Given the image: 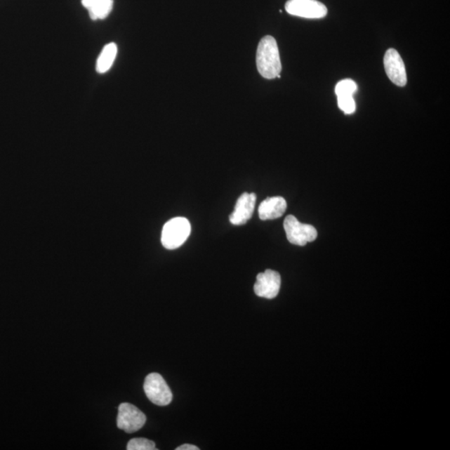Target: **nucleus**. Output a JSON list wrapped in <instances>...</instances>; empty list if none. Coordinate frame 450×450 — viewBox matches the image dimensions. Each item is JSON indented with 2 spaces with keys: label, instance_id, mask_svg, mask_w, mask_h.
Returning <instances> with one entry per match:
<instances>
[{
  "label": "nucleus",
  "instance_id": "9",
  "mask_svg": "<svg viewBox=\"0 0 450 450\" xmlns=\"http://www.w3.org/2000/svg\"><path fill=\"white\" fill-rule=\"evenodd\" d=\"M256 194L244 193L236 202L234 211L230 216V221L234 225H242L251 219L256 203Z\"/></svg>",
  "mask_w": 450,
  "mask_h": 450
},
{
  "label": "nucleus",
  "instance_id": "3",
  "mask_svg": "<svg viewBox=\"0 0 450 450\" xmlns=\"http://www.w3.org/2000/svg\"><path fill=\"white\" fill-rule=\"evenodd\" d=\"M284 228L289 242L298 246H305L317 239L318 232L314 226L303 224L293 216L285 218Z\"/></svg>",
  "mask_w": 450,
  "mask_h": 450
},
{
  "label": "nucleus",
  "instance_id": "5",
  "mask_svg": "<svg viewBox=\"0 0 450 450\" xmlns=\"http://www.w3.org/2000/svg\"><path fill=\"white\" fill-rule=\"evenodd\" d=\"M145 423V414L135 405L129 403H123L119 405L117 417L119 429L128 434H133L139 431Z\"/></svg>",
  "mask_w": 450,
  "mask_h": 450
},
{
  "label": "nucleus",
  "instance_id": "16",
  "mask_svg": "<svg viewBox=\"0 0 450 450\" xmlns=\"http://www.w3.org/2000/svg\"><path fill=\"white\" fill-rule=\"evenodd\" d=\"M176 450H199V448L194 446V445L185 444L181 446L176 448Z\"/></svg>",
  "mask_w": 450,
  "mask_h": 450
},
{
  "label": "nucleus",
  "instance_id": "11",
  "mask_svg": "<svg viewBox=\"0 0 450 450\" xmlns=\"http://www.w3.org/2000/svg\"><path fill=\"white\" fill-rule=\"evenodd\" d=\"M82 4L87 8L91 20H105L112 11L114 0H82Z\"/></svg>",
  "mask_w": 450,
  "mask_h": 450
},
{
  "label": "nucleus",
  "instance_id": "15",
  "mask_svg": "<svg viewBox=\"0 0 450 450\" xmlns=\"http://www.w3.org/2000/svg\"><path fill=\"white\" fill-rule=\"evenodd\" d=\"M338 108L346 114L355 112L356 105L353 96H338Z\"/></svg>",
  "mask_w": 450,
  "mask_h": 450
},
{
  "label": "nucleus",
  "instance_id": "1",
  "mask_svg": "<svg viewBox=\"0 0 450 450\" xmlns=\"http://www.w3.org/2000/svg\"><path fill=\"white\" fill-rule=\"evenodd\" d=\"M256 65L262 77L273 79L279 77L282 65L278 44L274 37L268 35L260 40L257 48Z\"/></svg>",
  "mask_w": 450,
  "mask_h": 450
},
{
  "label": "nucleus",
  "instance_id": "4",
  "mask_svg": "<svg viewBox=\"0 0 450 450\" xmlns=\"http://www.w3.org/2000/svg\"><path fill=\"white\" fill-rule=\"evenodd\" d=\"M144 390L147 397L158 406H166L171 403L172 392L159 373H150L145 378Z\"/></svg>",
  "mask_w": 450,
  "mask_h": 450
},
{
  "label": "nucleus",
  "instance_id": "7",
  "mask_svg": "<svg viewBox=\"0 0 450 450\" xmlns=\"http://www.w3.org/2000/svg\"><path fill=\"white\" fill-rule=\"evenodd\" d=\"M384 65L386 74L395 86L404 87L407 84L406 70L402 58L395 48L387 51L384 58Z\"/></svg>",
  "mask_w": 450,
  "mask_h": 450
},
{
  "label": "nucleus",
  "instance_id": "14",
  "mask_svg": "<svg viewBox=\"0 0 450 450\" xmlns=\"http://www.w3.org/2000/svg\"><path fill=\"white\" fill-rule=\"evenodd\" d=\"M128 450H156L155 444L152 440L145 438H136L129 440Z\"/></svg>",
  "mask_w": 450,
  "mask_h": 450
},
{
  "label": "nucleus",
  "instance_id": "8",
  "mask_svg": "<svg viewBox=\"0 0 450 450\" xmlns=\"http://www.w3.org/2000/svg\"><path fill=\"white\" fill-rule=\"evenodd\" d=\"M280 286H282V277L278 272L267 270L264 273L257 275L253 291L257 296L272 300L278 296Z\"/></svg>",
  "mask_w": 450,
  "mask_h": 450
},
{
  "label": "nucleus",
  "instance_id": "10",
  "mask_svg": "<svg viewBox=\"0 0 450 450\" xmlns=\"http://www.w3.org/2000/svg\"><path fill=\"white\" fill-rule=\"evenodd\" d=\"M286 209L287 202L283 197L267 198L258 208V216L261 220H275L282 217Z\"/></svg>",
  "mask_w": 450,
  "mask_h": 450
},
{
  "label": "nucleus",
  "instance_id": "13",
  "mask_svg": "<svg viewBox=\"0 0 450 450\" xmlns=\"http://www.w3.org/2000/svg\"><path fill=\"white\" fill-rule=\"evenodd\" d=\"M356 91H357V84L352 79L342 80L336 87L337 96H354Z\"/></svg>",
  "mask_w": 450,
  "mask_h": 450
},
{
  "label": "nucleus",
  "instance_id": "6",
  "mask_svg": "<svg viewBox=\"0 0 450 450\" xmlns=\"http://www.w3.org/2000/svg\"><path fill=\"white\" fill-rule=\"evenodd\" d=\"M285 10L289 15L305 19H322L327 15V7L317 0H289Z\"/></svg>",
  "mask_w": 450,
  "mask_h": 450
},
{
  "label": "nucleus",
  "instance_id": "12",
  "mask_svg": "<svg viewBox=\"0 0 450 450\" xmlns=\"http://www.w3.org/2000/svg\"><path fill=\"white\" fill-rule=\"evenodd\" d=\"M118 47L114 43L107 44L101 51L98 58L96 70L98 73L105 74L108 72L113 66L114 62L117 56Z\"/></svg>",
  "mask_w": 450,
  "mask_h": 450
},
{
  "label": "nucleus",
  "instance_id": "2",
  "mask_svg": "<svg viewBox=\"0 0 450 450\" xmlns=\"http://www.w3.org/2000/svg\"><path fill=\"white\" fill-rule=\"evenodd\" d=\"M191 233V225L184 217H176L164 225L161 235L163 246L176 249L184 244Z\"/></svg>",
  "mask_w": 450,
  "mask_h": 450
}]
</instances>
